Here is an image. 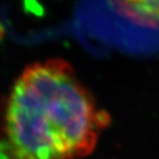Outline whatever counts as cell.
Masks as SVG:
<instances>
[{"label": "cell", "mask_w": 159, "mask_h": 159, "mask_svg": "<svg viewBox=\"0 0 159 159\" xmlns=\"http://www.w3.org/2000/svg\"><path fill=\"white\" fill-rule=\"evenodd\" d=\"M110 122L69 63L49 59L16 81L2 131L12 159H77L93 152Z\"/></svg>", "instance_id": "1"}, {"label": "cell", "mask_w": 159, "mask_h": 159, "mask_svg": "<svg viewBox=\"0 0 159 159\" xmlns=\"http://www.w3.org/2000/svg\"><path fill=\"white\" fill-rule=\"evenodd\" d=\"M115 4L121 14L136 23L159 26V1H122Z\"/></svg>", "instance_id": "2"}]
</instances>
